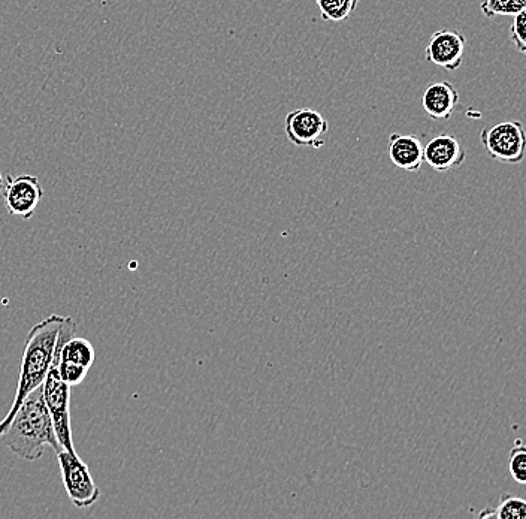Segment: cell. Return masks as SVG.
<instances>
[{
  "label": "cell",
  "mask_w": 526,
  "mask_h": 519,
  "mask_svg": "<svg viewBox=\"0 0 526 519\" xmlns=\"http://www.w3.org/2000/svg\"><path fill=\"white\" fill-rule=\"evenodd\" d=\"M423 147L416 135L392 134L389 138V158L399 170L416 173L425 162Z\"/></svg>",
  "instance_id": "cell-11"
},
{
  "label": "cell",
  "mask_w": 526,
  "mask_h": 519,
  "mask_svg": "<svg viewBox=\"0 0 526 519\" xmlns=\"http://www.w3.org/2000/svg\"><path fill=\"white\" fill-rule=\"evenodd\" d=\"M284 131L290 143L296 147L322 149L326 144L329 123L319 111L311 108H299L287 114Z\"/></svg>",
  "instance_id": "cell-6"
},
{
  "label": "cell",
  "mask_w": 526,
  "mask_h": 519,
  "mask_svg": "<svg viewBox=\"0 0 526 519\" xmlns=\"http://www.w3.org/2000/svg\"><path fill=\"white\" fill-rule=\"evenodd\" d=\"M465 45L467 39L462 33L450 29L437 30L426 45V60L446 71H456L462 65Z\"/></svg>",
  "instance_id": "cell-8"
},
{
  "label": "cell",
  "mask_w": 526,
  "mask_h": 519,
  "mask_svg": "<svg viewBox=\"0 0 526 519\" xmlns=\"http://www.w3.org/2000/svg\"><path fill=\"white\" fill-rule=\"evenodd\" d=\"M44 196V189L36 175L21 174L17 177L8 175L3 183V198H5L6 211L11 216L21 219H32Z\"/></svg>",
  "instance_id": "cell-7"
},
{
  "label": "cell",
  "mask_w": 526,
  "mask_h": 519,
  "mask_svg": "<svg viewBox=\"0 0 526 519\" xmlns=\"http://www.w3.org/2000/svg\"><path fill=\"white\" fill-rule=\"evenodd\" d=\"M495 518L526 519V500L519 497L504 496L500 506L495 509Z\"/></svg>",
  "instance_id": "cell-15"
},
{
  "label": "cell",
  "mask_w": 526,
  "mask_h": 519,
  "mask_svg": "<svg viewBox=\"0 0 526 519\" xmlns=\"http://www.w3.org/2000/svg\"><path fill=\"white\" fill-rule=\"evenodd\" d=\"M359 2L361 0H316L323 20L332 23L346 21L358 8Z\"/></svg>",
  "instance_id": "cell-13"
},
{
  "label": "cell",
  "mask_w": 526,
  "mask_h": 519,
  "mask_svg": "<svg viewBox=\"0 0 526 519\" xmlns=\"http://www.w3.org/2000/svg\"><path fill=\"white\" fill-rule=\"evenodd\" d=\"M485 17H515L526 9V0H483L480 5Z\"/></svg>",
  "instance_id": "cell-14"
},
{
  "label": "cell",
  "mask_w": 526,
  "mask_h": 519,
  "mask_svg": "<svg viewBox=\"0 0 526 519\" xmlns=\"http://www.w3.org/2000/svg\"><path fill=\"white\" fill-rule=\"evenodd\" d=\"M89 368L84 365L74 364V362L60 361L59 374L63 382L69 386H78L86 380Z\"/></svg>",
  "instance_id": "cell-17"
},
{
  "label": "cell",
  "mask_w": 526,
  "mask_h": 519,
  "mask_svg": "<svg viewBox=\"0 0 526 519\" xmlns=\"http://www.w3.org/2000/svg\"><path fill=\"white\" fill-rule=\"evenodd\" d=\"M2 440L12 454L30 463L38 461L47 448L53 449L56 454L63 451L45 404L42 386L27 395L2 434Z\"/></svg>",
  "instance_id": "cell-2"
},
{
  "label": "cell",
  "mask_w": 526,
  "mask_h": 519,
  "mask_svg": "<svg viewBox=\"0 0 526 519\" xmlns=\"http://www.w3.org/2000/svg\"><path fill=\"white\" fill-rule=\"evenodd\" d=\"M77 324L71 316L50 315L30 330L24 343L17 392L11 409L0 421V437L11 424L17 410L33 389L39 388L47 379L53 365L60 364V350L75 336Z\"/></svg>",
  "instance_id": "cell-1"
},
{
  "label": "cell",
  "mask_w": 526,
  "mask_h": 519,
  "mask_svg": "<svg viewBox=\"0 0 526 519\" xmlns=\"http://www.w3.org/2000/svg\"><path fill=\"white\" fill-rule=\"evenodd\" d=\"M480 141L492 159L501 164H521L526 155V131L518 120L483 129Z\"/></svg>",
  "instance_id": "cell-4"
},
{
  "label": "cell",
  "mask_w": 526,
  "mask_h": 519,
  "mask_svg": "<svg viewBox=\"0 0 526 519\" xmlns=\"http://www.w3.org/2000/svg\"><path fill=\"white\" fill-rule=\"evenodd\" d=\"M459 104V92L449 81L429 84L422 96L425 113L434 120H449Z\"/></svg>",
  "instance_id": "cell-10"
},
{
  "label": "cell",
  "mask_w": 526,
  "mask_h": 519,
  "mask_svg": "<svg viewBox=\"0 0 526 519\" xmlns=\"http://www.w3.org/2000/svg\"><path fill=\"white\" fill-rule=\"evenodd\" d=\"M509 470L518 484L526 485V446H515L509 455Z\"/></svg>",
  "instance_id": "cell-16"
},
{
  "label": "cell",
  "mask_w": 526,
  "mask_h": 519,
  "mask_svg": "<svg viewBox=\"0 0 526 519\" xmlns=\"http://www.w3.org/2000/svg\"><path fill=\"white\" fill-rule=\"evenodd\" d=\"M423 159L437 173H447L464 164L467 152L455 137L441 134L423 147Z\"/></svg>",
  "instance_id": "cell-9"
},
{
  "label": "cell",
  "mask_w": 526,
  "mask_h": 519,
  "mask_svg": "<svg viewBox=\"0 0 526 519\" xmlns=\"http://www.w3.org/2000/svg\"><path fill=\"white\" fill-rule=\"evenodd\" d=\"M510 39L522 54H526V9L515 15L510 29Z\"/></svg>",
  "instance_id": "cell-18"
},
{
  "label": "cell",
  "mask_w": 526,
  "mask_h": 519,
  "mask_svg": "<svg viewBox=\"0 0 526 519\" xmlns=\"http://www.w3.org/2000/svg\"><path fill=\"white\" fill-rule=\"evenodd\" d=\"M96 350L89 340L71 337L60 350V361L74 362L90 368L95 362Z\"/></svg>",
  "instance_id": "cell-12"
},
{
  "label": "cell",
  "mask_w": 526,
  "mask_h": 519,
  "mask_svg": "<svg viewBox=\"0 0 526 519\" xmlns=\"http://www.w3.org/2000/svg\"><path fill=\"white\" fill-rule=\"evenodd\" d=\"M0 190H3V178H2V174H0Z\"/></svg>",
  "instance_id": "cell-19"
},
{
  "label": "cell",
  "mask_w": 526,
  "mask_h": 519,
  "mask_svg": "<svg viewBox=\"0 0 526 519\" xmlns=\"http://www.w3.org/2000/svg\"><path fill=\"white\" fill-rule=\"evenodd\" d=\"M42 391L60 446L71 454H77L71 431V386L60 379L59 365L51 367L42 383Z\"/></svg>",
  "instance_id": "cell-3"
},
{
  "label": "cell",
  "mask_w": 526,
  "mask_h": 519,
  "mask_svg": "<svg viewBox=\"0 0 526 519\" xmlns=\"http://www.w3.org/2000/svg\"><path fill=\"white\" fill-rule=\"evenodd\" d=\"M56 455L62 472L63 485L75 508L86 509L95 505L101 497V491L93 481L89 466L78 457V454H71L65 449L57 452Z\"/></svg>",
  "instance_id": "cell-5"
}]
</instances>
